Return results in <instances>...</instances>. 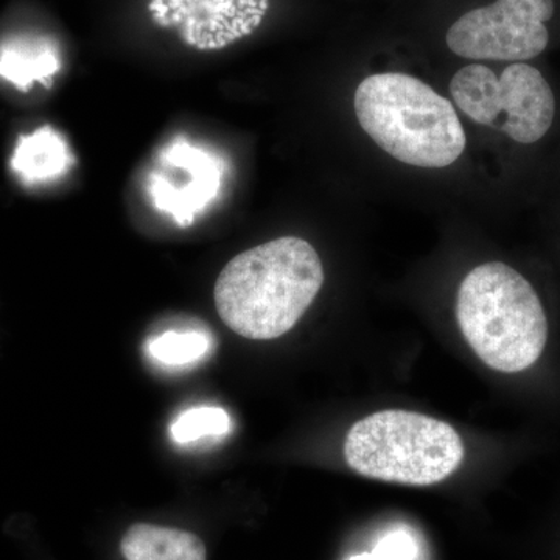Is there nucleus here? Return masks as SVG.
I'll use <instances>...</instances> for the list:
<instances>
[{
    "mask_svg": "<svg viewBox=\"0 0 560 560\" xmlns=\"http://www.w3.org/2000/svg\"><path fill=\"white\" fill-rule=\"evenodd\" d=\"M323 264L311 243L280 237L238 254L217 279L223 323L249 340H275L293 329L318 296Z\"/></svg>",
    "mask_w": 560,
    "mask_h": 560,
    "instance_id": "f257e3e1",
    "label": "nucleus"
},
{
    "mask_svg": "<svg viewBox=\"0 0 560 560\" xmlns=\"http://www.w3.org/2000/svg\"><path fill=\"white\" fill-rule=\"evenodd\" d=\"M456 318L478 359L493 371L528 370L547 346L548 319L539 294L503 261L478 265L460 282Z\"/></svg>",
    "mask_w": 560,
    "mask_h": 560,
    "instance_id": "f03ea898",
    "label": "nucleus"
},
{
    "mask_svg": "<svg viewBox=\"0 0 560 560\" xmlns=\"http://www.w3.org/2000/svg\"><path fill=\"white\" fill-rule=\"evenodd\" d=\"M353 105L361 128L404 164L444 168L466 150V132L452 103L415 77H368L357 88Z\"/></svg>",
    "mask_w": 560,
    "mask_h": 560,
    "instance_id": "7ed1b4c3",
    "label": "nucleus"
},
{
    "mask_svg": "<svg viewBox=\"0 0 560 560\" xmlns=\"http://www.w3.org/2000/svg\"><path fill=\"white\" fill-rule=\"evenodd\" d=\"M345 458L350 469L372 480L431 486L447 480L463 464L464 444L451 423L385 410L353 423Z\"/></svg>",
    "mask_w": 560,
    "mask_h": 560,
    "instance_id": "20e7f679",
    "label": "nucleus"
},
{
    "mask_svg": "<svg viewBox=\"0 0 560 560\" xmlns=\"http://www.w3.org/2000/svg\"><path fill=\"white\" fill-rule=\"evenodd\" d=\"M451 94L471 120L525 147L548 136L558 110L551 84L529 62H510L501 73L485 65L466 66L453 77Z\"/></svg>",
    "mask_w": 560,
    "mask_h": 560,
    "instance_id": "39448f33",
    "label": "nucleus"
},
{
    "mask_svg": "<svg viewBox=\"0 0 560 560\" xmlns=\"http://www.w3.org/2000/svg\"><path fill=\"white\" fill-rule=\"evenodd\" d=\"M556 13V0H495L460 16L447 46L467 60L528 62L550 46Z\"/></svg>",
    "mask_w": 560,
    "mask_h": 560,
    "instance_id": "423d86ee",
    "label": "nucleus"
},
{
    "mask_svg": "<svg viewBox=\"0 0 560 560\" xmlns=\"http://www.w3.org/2000/svg\"><path fill=\"white\" fill-rule=\"evenodd\" d=\"M221 184L223 162L212 151L176 139L160 151L147 190L154 208L186 228L217 200Z\"/></svg>",
    "mask_w": 560,
    "mask_h": 560,
    "instance_id": "0eeeda50",
    "label": "nucleus"
},
{
    "mask_svg": "<svg viewBox=\"0 0 560 560\" xmlns=\"http://www.w3.org/2000/svg\"><path fill=\"white\" fill-rule=\"evenodd\" d=\"M270 0H151L154 24L178 33L200 51L226 49L253 35L267 16Z\"/></svg>",
    "mask_w": 560,
    "mask_h": 560,
    "instance_id": "6e6552de",
    "label": "nucleus"
},
{
    "mask_svg": "<svg viewBox=\"0 0 560 560\" xmlns=\"http://www.w3.org/2000/svg\"><path fill=\"white\" fill-rule=\"evenodd\" d=\"M127 560H208L205 541L189 530L136 523L120 544Z\"/></svg>",
    "mask_w": 560,
    "mask_h": 560,
    "instance_id": "1a4fd4ad",
    "label": "nucleus"
},
{
    "mask_svg": "<svg viewBox=\"0 0 560 560\" xmlns=\"http://www.w3.org/2000/svg\"><path fill=\"white\" fill-rule=\"evenodd\" d=\"M72 165L66 140L51 127L22 136L11 158V167L27 184L60 178Z\"/></svg>",
    "mask_w": 560,
    "mask_h": 560,
    "instance_id": "9d476101",
    "label": "nucleus"
},
{
    "mask_svg": "<svg viewBox=\"0 0 560 560\" xmlns=\"http://www.w3.org/2000/svg\"><path fill=\"white\" fill-rule=\"evenodd\" d=\"M61 68L57 47L47 39L21 38L0 47V77L21 91L47 84Z\"/></svg>",
    "mask_w": 560,
    "mask_h": 560,
    "instance_id": "9b49d317",
    "label": "nucleus"
},
{
    "mask_svg": "<svg viewBox=\"0 0 560 560\" xmlns=\"http://www.w3.org/2000/svg\"><path fill=\"white\" fill-rule=\"evenodd\" d=\"M210 340L201 331H165L149 342L151 359L167 366H186L209 352Z\"/></svg>",
    "mask_w": 560,
    "mask_h": 560,
    "instance_id": "f8f14e48",
    "label": "nucleus"
},
{
    "mask_svg": "<svg viewBox=\"0 0 560 560\" xmlns=\"http://www.w3.org/2000/svg\"><path fill=\"white\" fill-rule=\"evenodd\" d=\"M231 429L228 412L215 407L194 408L183 412L172 425V438L178 444H190L202 438L223 436Z\"/></svg>",
    "mask_w": 560,
    "mask_h": 560,
    "instance_id": "ddd939ff",
    "label": "nucleus"
},
{
    "mask_svg": "<svg viewBox=\"0 0 560 560\" xmlns=\"http://www.w3.org/2000/svg\"><path fill=\"white\" fill-rule=\"evenodd\" d=\"M378 560H411L416 556V545L405 533H393L383 537L374 551Z\"/></svg>",
    "mask_w": 560,
    "mask_h": 560,
    "instance_id": "4468645a",
    "label": "nucleus"
},
{
    "mask_svg": "<svg viewBox=\"0 0 560 560\" xmlns=\"http://www.w3.org/2000/svg\"><path fill=\"white\" fill-rule=\"evenodd\" d=\"M349 560H378V559L375 558L374 552H372V555L353 556V558H350Z\"/></svg>",
    "mask_w": 560,
    "mask_h": 560,
    "instance_id": "2eb2a0df",
    "label": "nucleus"
}]
</instances>
